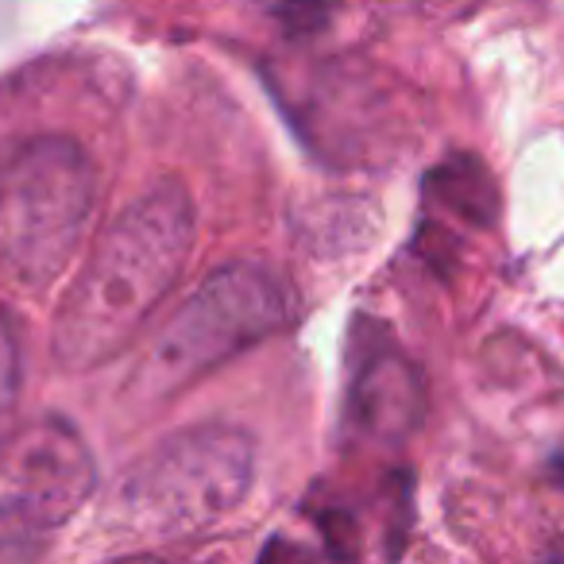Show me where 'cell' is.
Here are the masks:
<instances>
[{
  "label": "cell",
  "mask_w": 564,
  "mask_h": 564,
  "mask_svg": "<svg viewBox=\"0 0 564 564\" xmlns=\"http://www.w3.org/2000/svg\"><path fill=\"white\" fill-rule=\"evenodd\" d=\"M194 248V205L182 182H159L135 197L89 251L86 271L55 317L58 368L89 371L135 340L171 294Z\"/></svg>",
  "instance_id": "6da1fadb"
},
{
  "label": "cell",
  "mask_w": 564,
  "mask_h": 564,
  "mask_svg": "<svg viewBox=\"0 0 564 564\" xmlns=\"http://www.w3.org/2000/svg\"><path fill=\"white\" fill-rule=\"evenodd\" d=\"M94 209V166L66 135H40L0 159V274L43 291L78 251Z\"/></svg>",
  "instance_id": "7a4b0ae2"
},
{
  "label": "cell",
  "mask_w": 564,
  "mask_h": 564,
  "mask_svg": "<svg viewBox=\"0 0 564 564\" xmlns=\"http://www.w3.org/2000/svg\"><path fill=\"white\" fill-rule=\"evenodd\" d=\"M291 294L267 267H220L159 329L135 379L151 399H171L213 368L228 364L236 352L274 337L291 322Z\"/></svg>",
  "instance_id": "3957f363"
},
{
  "label": "cell",
  "mask_w": 564,
  "mask_h": 564,
  "mask_svg": "<svg viewBox=\"0 0 564 564\" xmlns=\"http://www.w3.org/2000/svg\"><path fill=\"white\" fill-rule=\"evenodd\" d=\"M256 448L232 425H194L151 448L124 479V518L151 538H186L248 499Z\"/></svg>",
  "instance_id": "277c9868"
},
{
  "label": "cell",
  "mask_w": 564,
  "mask_h": 564,
  "mask_svg": "<svg viewBox=\"0 0 564 564\" xmlns=\"http://www.w3.org/2000/svg\"><path fill=\"white\" fill-rule=\"evenodd\" d=\"M4 476L17 487V499L28 502L51 530L78 514L97 484L86 441L58 417L32 422L12 437Z\"/></svg>",
  "instance_id": "5b68a950"
},
{
  "label": "cell",
  "mask_w": 564,
  "mask_h": 564,
  "mask_svg": "<svg viewBox=\"0 0 564 564\" xmlns=\"http://www.w3.org/2000/svg\"><path fill=\"white\" fill-rule=\"evenodd\" d=\"M352 422L360 425L368 437L399 445L422 425L425 417V379L414 364L394 348L376 352L360 368L352 383Z\"/></svg>",
  "instance_id": "8992f818"
},
{
  "label": "cell",
  "mask_w": 564,
  "mask_h": 564,
  "mask_svg": "<svg viewBox=\"0 0 564 564\" xmlns=\"http://www.w3.org/2000/svg\"><path fill=\"white\" fill-rule=\"evenodd\" d=\"M430 186L448 209L460 213L471 225H491L499 217V194H495L491 174L484 171L479 159H448L445 166L433 171Z\"/></svg>",
  "instance_id": "52a82bcc"
},
{
  "label": "cell",
  "mask_w": 564,
  "mask_h": 564,
  "mask_svg": "<svg viewBox=\"0 0 564 564\" xmlns=\"http://www.w3.org/2000/svg\"><path fill=\"white\" fill-rule=\"evenodd\" d=\"M51 525L35 514L28 502L12 499L0 507V561H28V556H40L47 545Z\"/></svg>",
  "instance_id": "ba28073f"
},
{
  "label": "cell",
  "mask_w": 564,
  "mask_h": 564,
  "mask_svg": "<svg viewBox=\"0 0 564 564\" xmlns=\"http://www.w3.org/2000/svg\"><path fill=\"white\" fill-rule=\"evenodd\" d=\"M274 17L291 32H317L329 20V0H274Z\"/></svg>",
  "instance_id": "9c48e42d"
},
{
  "label": "cell",
  "mask_w": 564,
  "mask_h": 564,
  "mask_svg": "<svg viewBox=\"0 0 564 564\" xmlns=\"http://www.w3.org/2000/svg\"><path fill=\"white\" fill-rule=\"evenodd\" d=\"M17 387H20V352L9 325L0 322V410H9V402L17 399Z\"/></svg>",
  "instance_id": "30bf717a"
},
{
  "label": "cell",
  "mask_w": 564,
  "mask_h": 564,
  "mask_svg": "<svg viewBox=\"0 0 564 564\" xmlns=\"http://www.w3.org/2000/svg\"><path fill=\"white\" fill-rule=\"evenodd\" d=\"M553 476H556V484L564 487V456H556V460H553Z\"/></svg>",
  "instance_id": "8fae6325"
}]
</instances>
